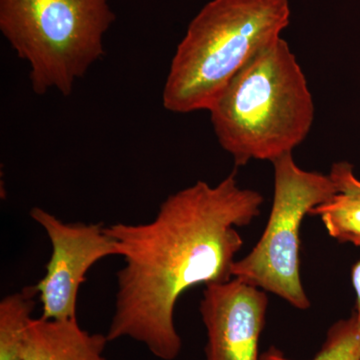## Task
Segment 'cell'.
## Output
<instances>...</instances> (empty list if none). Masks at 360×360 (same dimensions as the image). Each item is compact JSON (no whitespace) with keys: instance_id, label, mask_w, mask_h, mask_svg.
Listing matches in <instances>:
<instances>
[{"instance_id":"cell-6","label":"cell","mask_w":360,"mask_h":360,"mask_svg":"<svg viewBox=\"0 0 360 360\" xmlns=\"http://www.w3.org/2000/svg\"><path fill=\"white\" fill-rule=\"evenodd\" d=\"M30 217L44 229L51 245L44 276L35 284L42 307V319H77L80 286L97 262L120 257L115 239L101 224L65 222L40 207Z\"/></svg>"},{"instance_id":"cell-3","label":"cell","mask_w":360,"mask_h":360,"mask_svg":"<svg viewBox=\"0 0 360 360\" xmlns=\"http://www.w3.org/2000/svg\"><path fill=\"white\" fill-rule=\"evenodd\" d=\"M288 0H210L177 46L162 92L174 113L210 110L255 54L290 25Z\"/></svg>"},{"instance_id":"cell-5","label":"cell","mask_w":360,"mask_h":360,"mask_svg":"<svg viewBox=\"0 0 360 360\" xmlns=\"http://www.w3.org/2000/svg\"><path fill=\"white\" fill-rule=\"evenodd\" d=\"M274 202L262 238L234 262L232 277L279 296L291 307L309 309L311 302L300 277V227L305 215L336 193L329 174L298 167L292 153L272 162Z\"/></svg>"},{"instance_id":"cell-4","label":"cell","mask_w":360,"mask_h":360,"mask_svg":"<svg viewBox=\"0 0 360 360\" xmlns=\"http://www.w3.org/2000/svg\"><path fill=\"white\" fill-rule=\"evenodd\" d=\"M108 0H0V30L30 63L34 94L73 85L104 54L103 37L115 21Z\"/></svg>"},{"instance_id":"cell-10","label":"cell","mask_w":360,"mask_h":360,"mask_svg":"<svg viewBox=\"0 0 360 360\" xmlns=\"http://www.w3.org/2000/svg\"><path fill=\"white\" fill-rule=\"evenodd\" d=\"M35 286L6 295L0 302V360H22L26 333L32 321Z\"/></svg>"},{"instance_id":"cell-12","label":"cell","mask_w":360,"mask_h":360,"mask_svg":"<svg viewBox=\"0 0 360 360\" xmlns=\"http://www.w3.org/2000/svg\"><path fill=\"white\" fill-rule=\"evenodd\" d=\"M360 248V245H359ZM352 281L354 285L355 295H356V305H355V319L359 326L360 333V260L352 266Z\"/></svg>"},{"instance_id":"cell-8","label":"cell","mask_w":360,"mask_h":360,"mask_svg":"<svg viewBox=\"0 0 360 360\" xmlns=\"http://www.w3.org/2000/svg\"><path fill=\"white\" fill-rule=\"evenodd\" d=\"M106 335L90 333L77 319H33L23 347L22 360H106Z\"/></svg>"},{"instance_id":"cell-11","label":"cell","mask_w":360,"mask_h":360,"mask_svg":"<svg viewBox=\"0 0 360 360\" xmlns=\"http://www.w3.org/2000/svg\"><path fill=\"white\" fill-rule=\"evenodd\" d=\"M260 360H293L276 347H270L260 355ZM310 360H360V333L354 314L338 321L328 329L326 341Z\"/></svg>"},{"instance_id":"cell-2","label":"cell","mask_w":360,"mask_h":360,"mask_svg":"<svg viewBox=\"0 0 360 360\" xmlns=\"http://www.w3.org/2000/svg\"><path fill=\"white\" fill-rule=\"evenodd\" d=\"M208 111L219 146L238 167L292 153L315 112L307 77L283 37L255 54Z\"/></svg>"},{"instance_id":"cell-7","label":"cell","mask_w":360,"mask_h":360,"mask_svg":"<svg viewBox=\"0 0 360 360\" xmlns=\"http://www.w3.org/2000/svg\"><path fill=\"white\" fill-rule=\"evenodd\" d=\"M267 307L264 290L236 277L206 285L200 307L207 335L205 360H260Z\"/></svg>"},{"instance_id":"cell-1","label":"cell","mask_w":360,"mask_h":360,"mask_svg":"<svg viewBox=\"0 0 360 360\" xmlns=\"http://www.w3.org/2000/svg\"><path fill=\"white\" fill-rule=\"evenodd\" d=\"M264 202L258 191L239 186L232 172L217 186L198 181L168 196L148 224L106 226L124 260L116 274L108 341L131 338L158 359H176L177 302L194 286L231 281L243 245L238 229L257 219Z\"/></svg>"},{"instance_id":"cell-9","label":"cell","mask_w":360,"mask_h":360,"mask_svg":"<svg viewBox=\"0 0 360 360\" xmlns=\"http://www.w3.org/2000/svg\"><path fill=\"white\" fill-rule=\"evenodd\" d=\"M329 176L338 193L326 202L316 206L310 215L321 217L331 238L340 243L360 245V179L354 165L338 161L331 167Z\"/></svg>"}]
</instances>
